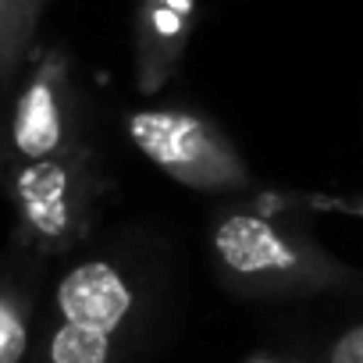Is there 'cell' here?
Masks as SVG:
<instances>
[{
  "label": "cell",
  "instance_id": "obj_1",
  "mask_svg": "<svg viewBox=\"0 0 363 363\" xmlns=\"http://www.w3.org/2000/svg\"><path fill=\"white\" fill-rule=\"evenodd\" d=\"M65 260L57 278L43 285L29 363H125L164 310L167 239L125 225Z\"/></svg>",
  "mask_w": 363,
  "mask_h": 363
},
{
  "label": "cell",
  "instance_id": "obj_2",
  "mask_svg": "<svg viewBox=\"0 0 363 363\" xmlns=\"http://www.w3.org/2000/svg\"><path fill=\"white\" fill-rule=\"evenodd\" d=\"M207 253L218 281L239 299L289 303L359 289L356 267L260 189L253 196L221 200L211 211Z\"/></svg>",
  "mask_w": 363,
  "mask_h": 363
},
{
  "label": "cell",
  "instance_id": "obj_3",
  "mask_svg": "<svg viewBox=\"0 0 363 363\" xmlns=\"http://www.w3.org/2000/svg\"><path fill=\"white\" fill-rule=\"evenodd\" d=\"M15 250L57 264L93 239L114 182L93 143L0 171Z\"/></svg>",
  "mask_w": 363,
  "mask_h": 363
},
{
  "label": "cell",
  "instance_id": "obj_4",
  "mask_svg": "<svg viewBox=\"0 0 363 363\" xmlns=\"http://www.w3.org/2000/svg\"><path fill=\"white\" fill-rule=\"evenodd\" d=\"M121 128L132 150H139L160 174L189 193L239 200L260 189L235 139L196 107H132L121 114Z\"/></svg>",
  "mask_w": 363,
  "mask_h": 363
},
{
  "label": "cell",
  "instance_id": "obj_5",
  "mask_svg": "<svg viewBox=\"0 0 363 363\" xmlns=\"http://www.w3.org/2000/svg\"><path fill=\"white\" fill-rule=\"evenodd\" d=\"M22 68L26 72H18L4 93L8 107L0 114V171L89 143L82 89L68 50L47 47Z\"/></svg>",
  "mask_w": 363,
  "mask_h": 363
},
{
  "label": "cell",
  "instance_id": "obj_6",
  "mask_svg": "<svg viewBox=\"0 0 363 363\" xmlns=\"http://www.w3.org/2000/svg\"><path fill=\"white\" fill-rule=\"evenodd\" d=\"M200 22V0H132L135 86L157 93L182 68Z\"/></svg>",
  "mask_w": 363,
  "mask_h": 363
},
{
  "label": "cell",
  "instance_id": "obj_7",
  "mask_svg": "<svg viewBox=\"0 0 363 363\" xmlns=\"http://www.w3.org/2000/svg\"><path fill=\"white\" fill-rule=\"evenodd\" d=\"M50 267L54 264H43L15 246L0 257V363H29Z\"/></svg>",
  "mask_w": 363,
  "mask_h": 363
},
{
  "label": "cell",
  "instance_id": "obj_8",
  "mask_svg": "<svg viewBox=\"0 0 363 363\" xmlns=\"http://www.w3.org/2000/svg\"><path fill=\"white\" fill-rule=\"evenodd\" d=\"M50 0H0V43L15 68L29 61L33 36L40 29V18Z\"/></svg>",
  "mask_w": 363,
  "mask_h": 363
},
{
  "label": "cell",
  "instance_id": "obj_9",
  "mask_svg": "<svg viewBox=\"0 0 363 363\" xmlns=\"http://www.w3.org/2000/svg\"><path fill=\"white\" fill-rule=\"evenodd\" d=\"M317 363H363V324L349 320L335 338L317 349Z\"/></svg>",
  "mask_w": 363,
  "mask_h": 363
},
{
  "label": "cell",
  "instance_id": "obj_10",
  "mask_svg": "<svg viewBox=\"0 0 363 363\" xmlns=\"http://www.w3.org/2000/svg\"><path fill=\"white\" fill-rule=\"evenodd\" d=\"M242 363H317V349H260Z\"/></svg>",
  "mask_w": 363,
  "mask_h": 363
},
{
  "label": "cell",
  "instance_id": "obj_11",
  "mask_svg": "<svg viewBox=\"0 0 363 363\" xmlns=\"http://www.w3.org/2000/svg\"><path fill=\"white\" fill-rule=\"evenodd\" d=\"M22 68H15L11 61H8V54H4V43H0V100H4V93L11 89V82H15V75H18Z\"/></svg>",
  "mask_w": 363,
  "mask_h": 363
}]
</instances>
